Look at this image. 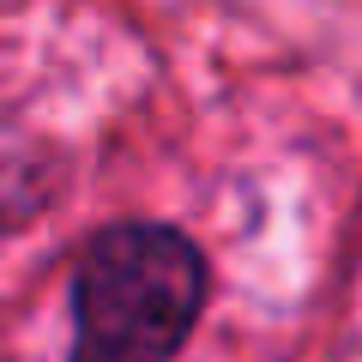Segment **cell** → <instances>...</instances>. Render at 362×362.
I'll list each match as a JSON object with an SVG mask.
<instances>
[{"label":"cell","mask_w":362,"mask_h":362,"mask_svg":"<svg viewBox=\"0 0 362 362\" xmlns=\"http://www.w3.org/2000/svg\"><path fill=\"white\" fill-rule=\"evenodd\" d=\"M206 302V259L169 223H115L73 278L66 362H175Z\"/></svg>","instance_id":"1"},{"label":"cell","mask_w":362,"mask_h":362,"mask_svg":"<svg viewBox=\"0 0 362 362\" xmlns=\"http://www.w3.org/2000/svg\"><path fill=\"white\" fill-rule=\"evenodd\" d=\"M49 199V175H42V151L30 139H18L6 121H0V230Z\"/></svg>","instance_id":"2"}]
</instances>
